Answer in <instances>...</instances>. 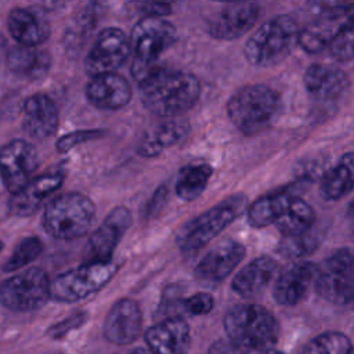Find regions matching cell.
Segmentation results:
<instances>
[{"instance_id":"cell-1","label":"cell","mask_w":354,"mask_h":354,"mask_svg":"<svg viewBox=\"0 0 354 354\" xmlns=\"http://www.w3.org/2000/svg\"><path fill=\"white\" fill-rule=\"evenodd\" d=\"M141 102L151 113L173 119L189 111L201 97L198 77L187 71L158 66L138 83Z\"/></svg>"},{"instance_id":"cell-2","label":"cell","mask_w":354,"mask_h":354,"mask_svg":"<svg viewBox=\"0 0 354 354\" xmlns=\"http://www.w3.org/2000/svg\"><path fill=\"white\" fill-rule=\"evenodd\" d=\"M300 28L286 14L275 15L248 37L243 46L246 61L256 68H271L281 64L297 46Z\"/></svg>"},{"instance_id":"cell-3","label":"cell","mask_w":354,"mask_h":354,"mask_svg":"<svg viewBox=\"0 0 354 354\" xmlns=\"http://www.w3.org/2000/svg\"><path fill=\"white\" fill-rule=\"evenodd\" d=\"M227 116L245 136L267 130L281 109V98L267 84H246L238 88L227 101Z\"/></svg>"},{"instance_id":"cell-4","label":"cell","mask_w":354,"mask_h":354,"mask_svg":"<svg viewBox=\"0 0 354 354\" xmlns=\"http://www.w3.org/2000/svg\"><path fill=\"white\" fill-rule=\"evenodd\" d=\"M223 325L230 340L266 353L272 350L279 336V324L274 314L254 303H242L230 308Z\"/></svg>"},{"instance_id":"cell-5","label":"cell","mask_w":354,"mask_h":354,"mask_svg":"<svg viewBox=\"0 0 354 354\" xmlns=\"http://www.w3.org/2000/svg\"><path fill=\"white\" fill-rule=\"evenodd\" d=\"M177 40V29L167 19L159 17H144L140 19L130 35L131 75L141 83L156 68V59L169 50Z\"/></svg>"},{"instance_id":"cell-6","label":"cell","mask_w":354,"mask_h":354,"mask_svg":"<svg viewBox=\"0 0 354 354\" xmlns=\"http://www.w3.org/2000/svg\"><path fill=\"white\" fill-rule=\"evenodd\" d=\"M94 220L95 206L87 195L65 192L46 205L43 228L55 239L71 241L87 234Z\"/></svg>"},{"instance_id":"cell-7","label":"cell","mask_w":354,"mask_h":354,"mask_svg":"<svg viewBox=\"0 0 354 354\" xmlns=\"http://www.w3.org/2000/svg\"><path fill=\"white\" fill-rule=\"evenodd\" d=\"M245 196L232 195L191 218L176 234L177 246L183 252H196L213 241L242 213Z\"/></svg>"},{"instance_id":"cell-8","label":"cell","mask_w":354,"mask_h":354,"mask_svg":"<svg viewBox=\"0 0 354 354\" xmlns=\"http://www.w3.org/2000/svg\"><path fill=\"white\" fill-rule=\"evenodd\" d=\"M118 264L109 261H86L84 264L57 275L50 285V296L55 301L75 303L104 288L116 274Z\"/></svg>"},{"instance_id":"cell-9","label":"cell","mask_w":354,"mask_h":354,"mask_svg":"<svg viewBox=\"0 0 354 354\" xmlns=\"http://www.w3.org/2000/svg\"><path fill=\"white\" fill-rule=\"evenodd\" d=\"M314 288L332 304H354V248H340L328 254L318 267Z\"/></svg>"},{"instance_id":"cell-10","label":"cell","mask_w":354,"mask_h":354,"mask_svg":"<svg viewBox=\"0 0 354 354\" xmlns=\"http://www.w3.org/2000/svg\"><path fill=\"white\" fill-rule=\"evenodd\" d=\"M50 285L43 268H26L0 282V306L18 313L39 310L51 299Z\"/></svg>"},{"instance_id":"cell-11","label":"cell","mask_w":354,"mask_h":354,"mask_svg":"<svg viewBox=\"0 0 354 354\" xmlns=\"http://www.w3.org/2000/svg\"><path fill=\"white\" fill-rule=\"evenodd\" d=\"M39 167L36 148L26 140H12L0 147V178L11 195L22 191Z\"/></svg>"},{"instance_id":"cell-12","label":"cell","mask_w":354,"mask_h":354,"mask_svg":"<svg viewBox=\"0 0 354 354\" xmlns=\"http://www.w3.org/2000/svg\"><path fill=\"white\" fill-rule=\"evenodd\" d=\"M131 53L130 37L119 28L102 29L86 55V72L93 77L119 69Z\"/></svg>"},{"instance_id":"cell-13","label":"cell","mask_w":354,"mask_h":354,"mask_svg":"<svg viewBox=\"0 0 354 354\" xmlns=\"http://www.w3.org/2000/svg\"><path fill=\"white\" fill-rule=\"evenodd\" d=\"M260 11L257 3H228L210 18L207 24L209 35L217 40H236L254 26Z\"/></svg>"},{"instance_id":"cell-14","label":"cell","mask_w":354,"mask_h":354,"mask_svg":"<svg viewBox=\"0 0 354 354\" xmlns=\"http://www.w3.org/2000/svg\"><path fill=\"white\" fill-rule=\"evenodd\" d=\"M131 221L133 216L127 207L118 206L112 209L87 241V261L112 260V254L119 241L131 225Z\"/></svg>"},{"instance_id":"cell-15","label":"cell","mask_w":354,"mask_h":354,"mask_svg":"<svg viewBox=\"0 0 354 354\" xmlns=\"http://www.w3.org/2000/svg\"><path fill=\"white\" fill-rule=\"evenodd\" d=\"M246 254V248L232 239L224 241L210 249L196 264L195 278L207 286L221 283L239 266Z\"/></svg>"},{"instance_id":"cell-16","label":"cell","mask_w":354,"mask_h":354,"mask_svg":"<svg viewBox=\"0 0 354 354\" xmlns=\"http://www.w3.org/2000/svg\"><path fill=\"white\" fill-rule=\"evenodd\" d=\"M317 274L318 266L311 261H296L279 271L272 289L275 301L285 307L301 303L315 283Z\"/></svg>"},{"instance_id":"cell-17","label":"cell","mask_w":354,"mask_h":354,"mask_svg":"<svg viewBox=\"0 0 354 354\" xmlns=\"http://www.w3.org/2000/svg\"><path fill=\"white\" fill-rule=\"evenodd\" d=\"M142 328V314L136 300L123 297L113 303L104 321V337L118 346L137 340Z\"/></svg>"},{"instance_id":"cell-18","label":"cell","mask_w":354,"mask_h":354,"mask_svg":"<svg viewBox=\"0 0 354 354\" xmlns=\"http://www.w3.org/2000/svg\"><path fill=\"white\" fill-rule=\"evenodd\" d=\"M59 111L55 101L44 94L29 95L22 106V127L29 137L43 141L53 137L58 129Z\"/></svg>"},{"instance_id":"cell-19","label":"cell","mask_w":354,"mask_h":354,"mask_svg":"<svg viewBox=\"0 0 354 354\" xmlns=\"http://www.w3.org/2000/svg\"><path fill=\"white\" fill-rule=\"evenodd\" d=\"M303 83L307 94L321 104L337 101L350 86L343 69L326 64L310 65L304 72Z\"/></svg>"},{"instance_id":"cell-20","label":"cell","mask_w":354,"mask_h":354,"mask_svg":"<svg viewBox=\"0 0 354 354\" xmlns=\"http://www.w3.org/2000/svg\"><path fill=\"white\" fill-rule=\"evenodd\" d=\"M88 102L104 111H118L126 106L131 97L130 83L119 73L109 72L90 77L86 86Z\"/></svg>"},{"instance_id":"cell-21","label":"cell","mask_w":354,"mask_h":354,"mask_svg":"<svg viewBox=\"0 0 354 354\" xmlns=\"http://www.w3.org/2000/svg\"><path fill=\"white\" fill-rule=\"evenodd\" d=\"M7 29L24 47H39L50 36V24L37 7H17L8 12Z\"/></svg>"},{"instance_id":"cell-22","label":"cell","mask_w":354,"mask_h":354,"mask_svg":"<svg viewBox=\"0 0 354 354\" xmlns=\"http://www.w3.org/2000/svg\"><path fill=\"white\" fill-rule=\"evenodd\" d=\"M145 343L153 354H187L191 344L189 326L181 317L166 318L145 332Z\"/></svg>"},{"instance_id":"cell-23","label":"cell","mask_w":354,"mask_h":354,"mask_svg":"<svg viewBox=\"0 0 354 354\" xmlns=\"http://www.w3.org/2000/svg\"><path fill=\"white\" fill-rule=\"evenodd\" d=\"M278 274L279 267L272 257L259 256L235 274L231 282V289L241 297H256L266 290Z\"/></svg>"},{"instance_id":"cell-24","label":"cell","mask_w":354,"mask_h":354,"mask_svg":"<svg viewBox=\"0 0 354 354\" xmlns=\"http://www.w3.org/2000/svg\"><path fill=\"white\" fill-rule=\"evenodd\" d=\"M64 184L62 171H48L35 177L22 191L12 195L10 212L18 217L32 216L53 192Z\"/></svg>"},{"instance_id":"cell-25","label":"cell","mask_w":354,"mask_h":354,"mask_svg":"<svg viewBox=\"0 0 354 354\" xmlns=\"http://www.w3.org/2000/svg\"><path fill=\"white\" fill-rule=\"evenodd\" d=\"M6 64L14 75L29 80H39L48 73L51 57L39 47L15 46L7 53Z\"/></svg>"},{"instance_id":"cell-26","label":"cell","mask_w":354,"mask_h":354,"mask_svg":"<svg viewBox=\"0 0 354 354\" xmlns=\"http://www.w3.org/2000/svg\"><path fill=\"white\" fill-rule=\"evenodd\" d=\"M189 131V124L178 118L167 119L149 130L137 147V152L144 158L156 156L165 149L183 141Z\"/></svg>"},{"instance_id":"cell-27","label":"cell","mask_w":354,"mask_h":354,"mask_svg":"<svg viewBox=\"0 0 354 354\" xmlns=\"http://www.w3.org/2000/svg\"><path fill=\"white\" fill-rule=\"evenodd\" d=\"M354 188V152L344 153L321 177L319 195L325 201H339Z\"/></svg>"},{"instance_id":"cell-28","label":"cell","mask_w":354,"mask_h":354,"mask_svg":"<svg viewBox=\"0 0 354 354\" xmlns=\"http://www.w3.org/2000/svg\"><path fill=\"white\" fill-rule=\"evenodd\" d=\"M293 198L295 195L290 189H278L257 198L246 209L249 225L253 228H264L275 224Z\"/></svg>"},{"instance_id":"cell-29","label":"cell","mask_w":354,"mask_h":354,"mask_svg":"<svg viewBox=\"0 0 354 354\" xmlns=\"http://www.w3.org/2000/svg\"><path fill=\"white\" fill-rule=\"evenodd\" d=\"M315 212L304 199L295 196L275 225L283 238H295L314 228Z\"/></svg>"},{"instance_id":"cell-30","label":"cell","mask_w":354,"mask_h":354,"mask_svg":"<svg viewBox=\"0 0 354 354\" xmlns=\"http://www.w3.org/2000/svg\"><path fill=\"white\" fill-rule=\"evenodd\" d=\"M212 174L213 169L206 163L183 167L176 180V195L185 202L195 201L206 189Z\"/></svg>"},{"instance_id":"cell-31","label":"cell","mask_w":354,"mask_h":354,"mask_svg":"<svg viewBox=\"0 0 354 354\" xmlns=\"http://www.w3.org/2000/svg\"><path fill=\"white\" fill-rule=\"evenodd\" d=\"M339 26L340 25H336L335 19L318 18L315 22L300 29L297 46L307 54H317L329 47Z\"/></svg>"},{"instance_id":"cell-32","label":"cell","mask_w":354,"mask_h":354,"mask_svg":"<svg viewBox=\"0 0 354 354\" xmlns=\"http://www.w3.org/2000/svg\"><path fill=\"white\" fill-rule=\"evenodd\" d=\"M353 346L350 339L336 330H328L308 340L299 354H351Z\"/></svg>"},{"instance_id":"cell-33","label":"cell","mask_w":354,"mask_h":354,"mask_svg":"<svg viewBox=\"0 0 354 354\" xmlns=\"http://www.w3.org/2000/svg\"><path fill=\"white\" fill-rule=\"evenodd\" d=\"M328 48L330 55L339 62L354 59V11L340 24Z\"/></svg>"},{"instance_id":"cell-34","label":"cell","mask_w":354,"mask_h":354,"mask_svg":"<svg viewBox=\"0 0 354 354\" xmlns=\"http://www.w3.org/2000/svg\"><path fill=\"white\" fill-rule=\"evenodd\" d=\"M43 252V243L37 236L22 238L14 248L8 260L3 266L4 272L17 271L35 261Z\"/></svg>"},{"instance_id":"cell-35","label":"cell","mask_w":354,"mask_h":354,"mask_svg":"<svg viewBox=\"0 0 354 354\" xmlns=\"http://www.w3.org/2000/svg\"><path fill=\"white\" fill-rule=\"evenodd\" d=\"M318 245H319V236L315 235L311 230L307 234H303L300 236L283 238L278 248V252L283 257L299 259L313 253L318 248Z\"/></svg>"},{"instance_id":"cell-36","label":"cell","mask_w":354,"mask_h":354,"mask_svg":"<svg viewBox=\"0 0 354 354\" xmlns=\"http://www.w3.org/2000/svg\"><path fill=\"white\" fill-rule=\"evenodd\" d=\"M105 134L104 130H77L59 137L55 142V149L59 153H65L79 144L97 140Z\"/></svg>"},{"instance_id":"cell-37","label":"cell","mask_w":354,"mask_h":354,"mask_svg":"<svg viewBox=\"0 0 354 354\" xmlns=\"http://www.w3.org/2000/svg\"><path fill=\"white\" fill-rule=\"evenodd\" d=\"M184 308L192 315H205L214 307V299L207 292H198L183 301Z\"/></svg>"},{"instance_id":"cell-38","label":"cell","mask_w":354,"mask_h":354,"mask_svg":"<svg viewBox=\"0 0 354 354\" xmlns=\"http://www.w3.org/2000/svg\"><path fill=\"white\" fill-rule=\"evenodd\" d=\"M267 353L252 348L249 346H243L241 343H235L228 339V340H218V342L213 343L209 347L206 354H267Z\"/></svg>"},{"instance_id":"cell-39","label":"cell","mask_w":354,"mask_h":354,"mask_svg":"<svg viewBox=\"0 0 354 354\" xmlns=\"http://www.w3.org/2000/svg\"><path fill=\"white\" fill-rule=\"evenodd\" d=\"M84 321H86V313H76V314L65 318L64 321L53 325L48 329V335L53 336L54 339H58V337L66 335L69 330L79 328Z\"/></svg>"},{"instance_id":"cell-40","label":"cell","mask_w":354,"mask_h":354,"mask_svg":"<svg viewBox=\"0 0 354 354\" xmlns=\"http://www.w3.org/2000/svg\"><path fill=\"white\" fill-rule=\"evenodd\" d=\"M141 11L145 12V17L162 18L171 12V6L169 3H144L141 4Z\"/></svg>"},{"instance_id":"cell-41","label":"cell","mask_w":354,"mask_h":354,"mask_svg":"<svg viewBox=\"0 0 354 354\" xmlns=\"http://www.w3.org/2000/svg\"><path fill=\"white\" fill-rule=\"evenodd\" d=\"M166 195H167L166 187H165V185H163V187H159V189L153 194L151 202H149L148 206H147V214H148V216H152V214L158 213V212L162 209L163 203L166 202Z\"/></svg>"},{"instance_id":"cell-42","label":"cell","mask_w":354,"mask_h":354,"mask_svg":"<svg viewBox=\"0 0 354 354\" xmlns=\"http://www.w3.org/2000/svg\"><path fill=\"white\" fill-rule=\"evenodd\" d=\"M347 218H348V224H350V227H351V231L354 232V202H351V205L348 206Z\"/></svg>"},{"instance_id":"cell-43","label":"cell","mask_w":354,"mask_h":354,"mask_svg":"<svg viewBox=\"0 0 354 354\" xmlns=\"http://www.w3.org/2000/svg\"><path fill=\"white\" fill-rule=\"evenodd\" d=\"M120 354H153L151 350H147V348H131L129 351H124V353H120Z\"/></svg>"},{"instance_id":"cell-44","label":"cell","mask_w":354,"mask_h":354,"mask_svg":"<svg viewBox=\"0 0 354 354\" xmlns=\"http://www.w3.org/2000/svg\"><path fill=\"white\" fill-rule=\"evenodd\" d=\"M267 354H282V353H279V351H274V350H271V351H268Z\"/></svg>"},{"instance_id":"cell-45","label":"cell","mask_w":354,"mask_h":354,"mask_svg":"<svg viewBox=\"0 0 354 354\" xmlns=\"http://www.w3.org/2000/svg\"><path fill=\"white\" fill-rule=\"evenodd\" d=\"M1 249H3V242L0 241V252H1Z\"/></svg>"},{"instance_id":"cell-46","label":"cell","mask_w":354,"mask_h":354,"mask_svg":"<svg viewBox=\"0 0 354 354\" xmlns=\"http://www.w3.org/2000/svg\"><path fill=\"white\" fill-rule=\"evenodd\" d=\"M351 354H354V348H353V353Z\"/></svg>"}]
</instances>
